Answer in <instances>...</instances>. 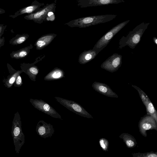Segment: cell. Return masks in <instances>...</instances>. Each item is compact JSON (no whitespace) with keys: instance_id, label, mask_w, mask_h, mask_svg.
<instances>
[{"instance_id":"1","label":"cell","mask_w":157,"mask_h":157,"mask_svg":"<svg viewBox=\"0 0 157 157\" xmlns=\"http://www.w3.org/2000/svg\"><path fill=\"white\" fill-rule=\"evenodd\" d=\"M117 16L115 14H105L81 17L72 20L64 25L71 27L86 28L108 22L113 20Z\"/></svg>"},{"instance_id":"2","label":"cell","mask_w":157,"mask_h":157,"mask_svg":"<svg viewBox=\"0 0 157 157\" xmlns=\"http://www.w3.org/2000/svg\"><path fill=\"white\" fill-rule=\"evenodd\" d=\"M149 24V22H142L130 31L126 36H123L119 41V48L122 49L128 46L132 49H134L140 42Z\"/></svg>"},{"instance_id":"3","label":"cell","mask_w":157,"mask_h":157,"mask_svg":"<svg viewBox=\"0 0 157 157\" xmlns=\"http://www.w3.org/2000/svg\"><path fill=\"white\" fill-rule=\"evenodd\" d=\"M22 123L20 115L17 111L14 114L12 121L11 135L17 154L20 152L25 142V136L22 129Z\"/></svg>"},{"instance_id":"4","label":"cell","mask_w":157,"mask_h":157,"mask_svg":"<svg viewBox=\"0 0 157 157\" xmlns=\"http://www.w3.org/2000/svg\"><path fill=\"white\" fill-rule=\"evenodd\" d=\"M130 20H128L117 24L108 31L98 40L93 49L95 51L97 55L107 46L114 36Z\"/></svg>"},{"instance_id":"5","label":"cell","mask_w":157,"mask_h":157,"mask_svg":"<svg viewBox=\"0 0 157 157\" xmlns=\"http://www.w3.org/2000/svg\"><path fill=\"white\" fill-rule=\"evenodd\" d=\"M55 98L58 102L70 111L84 117L93 118L92 115L78 103L59 97H56Z\"/></svg>"},{"instance_id":"6","label":"cell","mask_w":157,"mask_h":157,"mask_svg":"<svg viewBox=\"0 0 157 157\" xmlns=\"http://www.w3.org/2000/svg\"><path fill=\"white\" fill-rule=\"evenodd\" d=\"M55 3L47 4L40 10L35 13L25 15L24 18L28 20H32L35 22L40 24L46 21L47 14L50 11H55L56 7Z\"/></svg>"},{"instance_id":"7","label":"cell","mask_w":157,"mask_h":157,"mask_svg":"<svg viewBox=\"0 0 157 157\" xmlns=\"http://www.w3.org/2000/svg\"><path fill=\"white\" fill-rule=\"evenodd\" d=\"M29 101L36 109L52 117L61 119L60 115L48 103L41 99L30 98Z\"/></svg>"},{"instance_id":"8","label":"cell","mask_w":157,"mask_h":157,"mask_svg":"<svg viewBox=\"0 0 157 157\" xmlns=\"http://www.w3.org/2000/svg\"><path fill=\"white\" fill-rule=\"evenodd\" d=\"M122 63V56L117 53H114L108 57L101 64V67L109 72L117 71Z\"/></svg>"},{"instance_id":"9","label":"cell","mask_w":157,"mask_h":157,"mask_svg":"<svg viewBox=\"0 0 157 157\" xmlns=\"http://www.w3.org/2000/svg\"><path fill=\"white\" fill-rule=\"evenodd\" d=\"M138 126L140 133L145 137L147 136V131L152 129L157 131V123L152 117L148 114L141 118Z\"/></svg>"},{"instance_id":"10","label":"cell","mask_w":157,"mask_h":157,"mask_svg":"<svg viewBox=\"0 0 157 157\" xmlns=\"http://www.w3.org/2000/svg\"><path fill=\"white\" fill-rule=\"evenodd\" d=\"M124 2V0H78L77 5L81 8H85Z\"/></svg>"},{"instance_id":"11","label":"cell","mask_w":157,"mask_h":157,"mask_svg":"<svg viewBox=\"0 0 157 157\" xmlns=\"http://www.w3.org/2000/svg\"><path fill=\"white\" fill-rule=\"evenodd\" d=\"M37 134L41 137L46 138L51 137L54 134L55 129L53 126L43 120L37 123L36 128Z\"/></svg>"},{"instance_id":"12","label":"cell","mask_w":157,"mask_h":157,"mask_svg":"<svg viewBox=\"0 0 157 157\" xmlns=\"http://www.w3.org/2000/svg\"><path fill=\"white\" fill-rule=\"evenodd\" d=\"M44 6V3H40L35 0L30 5L19 9L14 14L10 15L9 17L13 18H15L19 16L24 14L33 13L41 9Z\"/></svg>"},{"instance_id":"13","label":"cell","mask_w":157,"mask_h":157,"mask_svg":"<svg viewBox=\"0 0 157 157\" xmlns=\"http://www.w3.org/2000/svg\"><path fill=\"white\" fill-rule=\"evenodd\" d=\"M7 65L9 75L6 78L3 79L2 82L6 87L9 88L13 85L17 76L24 71L21 70H15L8 63Z\"/></svg>"},{"instance_id":"14","label":"cell","mask_w":157,"mask_h":157,"mask_svg":"<svg viewBox=\"0 0 157 157\" xmlns=\"http://www.w3.org/2000/svg\"><path fill=\"white\" fill-rule=\"evenodd\" d=\"M92 87L96 91L108 97L118 98V95L107 84L101 82H94Z\"/></svg>"},{"instance_id":"15","label":"cell","mask_w":157,"mask_h":157,"mask_svg":"<svg viewBox=\"0 0 157 157\" xmlns=\"http://www.w3.org/2000/svg\"><path fill=\"white\" fill-rule=\"evenodd\" d=\"M20 67L32 80L35 81L36 76L39 72V69L36 66L32 64L24 63L20 64Z\"/></svg>"},{"instance_id":"16","label":"cell","mask_w":157,"mask_h":157,"mask_svg":"<svg viewBox=\"0 0 157 157\" xmlns=\"http://www.w3.org/2000/svg\"><path fill=\"white\" fill-rule=\"evenodd\" d=\"M56 36L54 33H49L42 36L35 43L36 49L40 50L44 48L50 43Z\"/></svg>"},{"instance_id":"17","label":"cell","mask_w":157,"mask_h":157,"mask_svg":"<svg viewBox=\"0 0 157 157\" xmlns=\"http://www.w3.org/2000/svg\"><path fill=\"white\" fill-rule=\"evenodd\" d=\"M33 48V46L30 44L29 46L21 48L16 51H13L10 54L12 58L19 59L26 57L28 55L30 50Z\"/></svg>"},{"instance_id":"18","label":"cell","mask_w":157,"mask_h":157,"mask_svg":"<svg viewBox=\"0 0 157 157\" xmlns=\"http://www.w3.org/2000/svg\"><path fill=\"white\" fill-rule=\"evenodd\" d=\"M97 55L93 49L84 51L79 56L78 62L80 63L84 64L94 59Z\"/></svg>"},{"instance_id":"19","label":"cell","mask_w":157,"mask_h":157,"mask_svg":"<svg viewBox=\"0 0 157 157\" xmlns=\"http://www.w3.org/2000/svg\"><path fill=\"white\" fill-rule=\"evenodd\" d=\"M122 139L126 147L129 148L135 147L137 144L136 139L132 135L125 133H122L119 136Z\"/></svg>"},{"instance_id":"20","label":"cell","mask_w":157,"mask_h":157,"mask_svg":"<svg viewBox=\"0 0 157 157\" xmlns=\"http://www.w3.org/2000/svg\"><path fill=\"white\" fill-rule=\"evenodd\" d=\"M64 75L63 71L58 68H55L44 77L45 80H56L63 78Z\"/></svg>"},{"instance_id":"21","label":"cell","mask_w":157,"mask_h":157,"mask_svg":"<svg viewBox=\"0 0 157 157\" xmlns=\"http://www.w3.org/2000/svg\"><path fill=\"white\" fill-rule=\"evenodd\" d=\"M29 36L27 34H17L10 40L9 43L13 45L20 44L25 42Z\"/></svg>"},{"instance_id":"22","label":"cell","mask_w":157,"mask_h":157,"mask_svg":"<svg viewBox=\"0 0 157 157\" xmlns=\"http://www.w3.org/2000/svg\"><path fill=\"white\" fill-rule=\"evenodd\" d=\"M146 107L147 114L152 117L157 123V113L150 99L144 105Z\"/></svg>"},{"instance_id":"23","label":"cell","mask_w":157,"mask_h":157,"mask_svg":"<svg viewBox=\"0 0 157 157\" xmlns=\"http://www.w3.org/2000/svg\"><path fill=\"white\" fill-rule=\"evenodd\" d=\"M132 86L137 90L142 101L144 105L146 102L150 100L148 96L144 91L138 87L133 85H132Z\"/></svg>"},{"instance_id":"24","label":"cell","mask_w":157,"mask_h":157,"mask_svg":"<svg viewBox=\"0 0 157 157\" xmlns=\"http://www.w3.org/2000/svg\"><path fill=\"white\" fill-rule=\"evenodd\" d=\"M132 155L133 157H157V152L151 151L144 153L139 152L133 153Z\"/></svg>"},{"instance_id":"25","label":"cell","mask_w":157,"mask_h":157,"mask_svg":"<svg viewBox=\"0 0 157 157\" xmlns=\"http://www.w3.org/2000/svg\"><path fill=\"white\" fill-rule=\"evenodd\" d=\"M99 143L102 149L105 151H108L109 142L108 140L105 138H101L99 140Z\"/></svg>"},{"instance_id":"26","label":"cell","mask_w":157,"mask_h":157,"mask_svg":"<svg viewBox=\"0 0 157 157\" xmlns=\"http://www.w3.org/2000/svg\"><path fill=\"white\" fill-rule=\"evenodd\" d=\"M23 84V82L22 78L20 75H18L13 84V86L15 87H20Z\"/></svg>"},{"instance_id":"27","label":"cell","mask_w":157,"mask_h":157,"mask_svg":"<svg viewBox=\"0 0 157 157\" xmlns=\"http://www.w3.org/2000/svg\"><path fill=\"white\" fill-rule=\"evenodd\" d=\"M55 12L52 11L49 12L46 17V21H54L55 19Z\"/></svg>"},{"instance_id":"28","label":"cell","mask_w":157,"mask_h":157,"mask_svg":"<svg viewBox=\"0 0 157 157\" xmlns=\"http://www.w3.org/2000/svg\"><path fill=\"white\" fill-rule=\"evenodd\" d=\"M1 36H0V48L3 46L5 44V40L4 37L1 38Z\"/></svg>"},{"instance_id":"29","label":"cell","mask_w":157,"mask_h":157,"mask_svg":"<svg viewBox=\"0 0 157 157\" xmlns=\"http://www.w3.org/2000/svg\"><path fill=\"white\" fill-rule=\"evenodd\" d=\"M5 29L4 27L2 25H0V36L3 34V32Z\"/></svg>"},{"instance_id":"30","label":"cell","mask_w":157,"mask_h":157,"mask_svg":"<svg viewBox=\"0 0 157 157\" xmlns=\"http://www.w3.org/2000/svg\"><path fill=\"white\" fill-rule=\"evenodd\" d=\"M153 40L154 42L156 44V45H157V38L155 37H154L153 38Z\"/></svg>"},{"instance_id":"31","label":"cell","mask_w":157,"mask_h":157,"mask_svg":"<svg viewBox=\"0 0 157 157\" xmlns=\"http://www.w3.org/2000/svg\"><path fill=\"white\" fill-rule=\"evenodd\" d=\"M5 11L4 9L0 8V14L5 13Z\"/></svg>"}]
</instances>
